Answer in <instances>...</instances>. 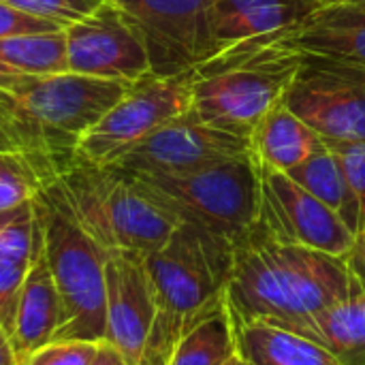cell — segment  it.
Segmentation results:
<instances>
[{
    "mask_svg": "<svg viewBox=\"0 0 365 365\" xmlns=\"http://www.w3.org/2000/svg\"><path fill=\"white\" fill-rule=\"evenodd\" d=\"M361 289L342 257L282 242L259 222L233 248L227 304L240 321L302 334Z\"/></svg>",
    "mask_w": 365,
    "mask_h": 365,
    "instance_id": "obj_1",
    "label": "cell"
},
{
    "mask_svg": "<svg viewBox=\"0 0 365 365\" xmlns=\"http://www.w3.org/2000/svg\"><path fill=\"white\" fill-rule=\"evenodd\" d=\"M126 88L64 71L0 90V150L19 156L41 188L49 186L77 163L81 137Z\"/></svg>",
    "mask_w": 365,
    "mask_h": 365,
    "instance_id": "obj_2",
    "label": "cell"
},
{
    "mask_svg": "<svg viewBox=\"0 0 365 365\" xmlns=\"http://www.w3.org/2000/svg\"><path fill=\"white\" fill-rule=\"evenodd\" d=\"M233 248L218 235L180 222L171 240L145 257L156 295V321L141 365H169L186 327L227 302Z\"/></svg>",
    "mask_w": 365,
    "mask_h": 365,
    "instance_id": "obj_3",
    "label": "cell"
},
{
    "mask_svg": "<svg viewBox=\"0 0 365 365\" xmlns=\"http://www.w3.org/2000/svg\"><path fill=\"white\" fill-rule=\"evenodd\" d=\"M302 56L284 45L280 34L216 53L192 71L190 113L207 126L248 141L263 115L284 101Z\"/></svg>",
    "mask_w": 365,
    "mask_h": 365,
    "instance_id": "obj_4",
    "label": "cell"
},
{
    "mask_svg": "<svg viewBox=\"0 0 365 365\" xmlns=\"http://www.w3.org/2000/svg\"><path fill=\"white\" fill-rule=\"evenodd\" d=\"M75 220L105 248L152 255L180 227V218L148 186L118 169L75 163L53 182Z\"/></svg>",
    "mask_w": 365,
    "mask_h": 365,
    "instance_id": "obj_5",
    "label": "cell"
},
{
    "mask_svg": "<svg viewBox=\"0 0 365 365\" xmlns=\"http://www.w3.org/2000/svg\"><path fill=\"white\" fill-rule=\"evenodd\" d=\"M43 250L60 297L56 340H105L107 259L105 250L71 214L53 184L34 195Z\"/></svg>",
    "mask_w": 365,
    "mask_h": 365,
    "instance_id": "obj_6",
    "label": "cell"
},
{
    "mask_svg": "<svg viewBox=\"0 0 365 365\" xmlns=\"http://www.w3.org/2000/svg\"><path fill=\"white\" fill-rule=\"evenodd\" d=\"M139 178L180 222H190L233 246L259 225L261 180L250 154L180 178Z\"/></svg>",
    "mask_w": 365,
    "mask_h": 365,
    "instance_id": "obj_7",
    "label": "cell"
},
{
    "mask_svg": "<svg viewBox=\"0 0 365 365\" xmlns=\"http://www.w3.org/2000/svg\"><path fill=\"white\" fill-rule=\"evenodd\" d=\"M192 107V71L173 77L148 73L128 83L124 96L81 137L77 160L111 167L163 124Z\"/></svg>",
    "mask_w": 365,
    "mask_h": 365,
    "instance_id": "obj_8",
    "label": "cell"
},
{
    "mask_svg": "<svg viewBox=\"0 0 365 365\" xmlns=\"http://www.w3.org/2000/svg\"><path fill=\"white\" fill-rule=\"evenodd\" d=\"M282 103L325 141H365V66L304 53Z\"/></svg>",
    "mask_w": 365,
    "mask_h": 365,
    "instance_id": "obj_9",
    "label": "cell"
},
{
    "mask_svg": "<svg viewBox=\"0 0 365 365\" xmlns=\"http://www.w3.org/2000/svg\"><path fill=\"white\" fill-rule=\"evenodd\" d=\"M139 32L150 71L160 77L184 75L214 58V0H109Z\"/></svg>",
    "mask_w": 365,
    "mask_h": 365,
    "instance_id": "obj_10",
    "label": "cell"
},
{
    "mask_svg": "<svg viewBox=\"0 0 365 365\" xmlns=\"http://www.w3.org/2000/svg\"><path fill=\"white\" fill-rule=\"evenodd\" d=\"M248 154L246 139L207 126L188 111L156 128L111 167L133 175L180 178Z\"/></svg>",
    "mask_w": 365,
    "mask_h": 365,
    "instance_id": "obj_11",
    "label": "cell"
},
{
    "mask_svg": "<svg viewBox=\"0 0 365 365\" xmlns=\"http://www.w3.org/2000/svg\"><path fill=\"white\" fill-rule=\"evenodd\" d=\"M66 71L133 83L152 73L145 45L128 17L109 0L64 26Z\"/></svg>",
    "mask_w": 365,
    "mask_h": 365,
    "instance_id": "obj_12",
    "label": "cell"
},
{
    "mask_svg": "<svg viewBox=\"0 0 365 365\" xmlns=\"http://www.w3.org/2000/svg\"><path fill=\"white\" fill-rule=\"evenodd\" d=\"M257 169L261 180L259 222L282 242L344 259L355 242V233L342 218L291 175L261 167Z\"/></svg>",
    "mask_w": 365,
    "mask_h": 365,
    "instance_id": "obj_13",
    "label": "cell"
},
{
    "mask_svg": "<svg viewBox=\"0 0 365 365\" xmlns=\"http://www.w3.org/2000/svg\"><path fill=\"white\" fill-rule=\"evenodd\" d=\"M156 321V295L145 255L111 250L107 259L105 342L115 346L128 365H141Z\"/></svg>",
    "mask_w": 365,
    "mask_h": 365,
    "instance_id": "obj_14",
    "label": "cell"
},
{
    "mask_svg": "<svg viewBox=\"0 0 365 365\" xmlns=\"http://www.w3.org/2000/svg\"><path fill=\"white\" fill-rule=\"evenodd\" d=\"M280 38L302 53L365 66V0H323Z\"/></svg>",
    "mask_w": 365,
    "mask_h": 365,
    "instance_id": "obj_15",
    "label": "cell"
},
{
    "mask_svg": "<svg viewBox=\"0 0 365 365\" xmlns=\"http://www.w3.org/2000/svg\"><path fill=\"white\" fill-rule=\"evenodd\" d=\"M321 2L323 0H214L210 13L214 49L220 53L255 38L284 34Z\"/></svg>",
    "mask_w": 365,
    "mask_h": 365,
    "instance_id": "obj_16",
    "label": "cell"
},
{
    "mask_svg": "<svg viewBox=\"0 0 365 365\" xmlns=\"http://www.w3.org/2000/svg\"><path fill=\"white\" fill-rule=\"evenodd\" d=\"M60 297L53 282L49 261L43 250V237H38L30 267L24 278L11 342L15 349L17 365H24L36 351L56 340L60 329Z\"/></svg>",
    "mask_w": 365,
    "mask_h": 365,
    "instance_id": "obj_17",
    "label": "cell"
},
{
    "mask_svg": "<svg viewBox=\"0 0 365 365\" xmlns=\"http://www.w3.org/2000/svg\"><path fill=\"white\" fill-rule=\"evenodd\" d=\"M323 148L325 139L284 103L265 113L248 137L255 165L282 173H289Z\"/></svg>",
    "mask_w": 365,
    "mask_h": 365,
    "instance_id": "obj_18",
    "label": "cell"
},
{
    "mask_svg": "<svg viewBox=\"0 0 365 365\" xmlns=\"http://www.w3.org/2000/svg\"><path fill=\"white\" fill-rule=\"evenodd\" d=\"M235 346L246 365H340L310 336L263 323L235 319Z\"/></svg>",
    "mask_w": 365,
    "mask_h": 365,
    "instance_id": "obj_19",
    "label": "cell"
},
{
    "mask_svg": "<svg viewBox=\"0 0 365 365\" xmlns=\"http://www.w3.org/2000/svg\"><path fill=\"white\" fill-rule=\"evenodd\" d=\"M66 71L64 30L0 38V90Z\"/></svg>",
    "mask_w": 365,
    "mask_h": 365,
    "instance_id": "obj_20",
    "label": "cell"
},
{
    "mask_svg": "<svg viewBox=\"0 0 365 365\" xmlns=\"http://www.w3.org/2000/svg\"><path fill=\"white\" fill-rule=\"evenodd\" d=\"M287 175H291L329 210H334L342 218V222L357 235V231L361 229V207L336 152L327 145V141L323 150L291 169Z\"/></svg>",
    "mask_w": 365,
    "mask_h": 365,
    "instance_id": "obj_21",
    "label": "cell"
},
{
    "mask_svg": "<svg viewBox=\"0 0 365 365\" xmlns=\"http://www.w3.org/2000/svg\"><path fill=\"white\" fill-rule=\"evenodd\" d=\"M302 334L331 351L340 365H365V289L325 310Z\"/></svg>",
    "mask_w": 365,
    "mask_h": 365,
    "instance_id": "obj_22",
    "label": "cell"
},
{
    "mask_svg": "<svg viewBox=\"0 0 365 365\" xmlns=\"http://www.w3.org/2000/svg\"><path fill=\"white\" fill-rule=\"evenodd\" d=\"M235 353V321L225 302L186 327L169 365H220Z\"/></svg>",
    "mask_w": 365,
    "mask_h": 365,
    "instance_id": "obj_23",
    "label": "cell"
},
{
    "mask_svg": "<svg viewBox=\"0 0 365 365\" xmlns=\"http://www.w3.org/2000/svg\"><path fill=\"white\" fill-rule=\"evenodd\" d=\"M41 237L34 199L0 212V259L30 263Z\"/></svg>",
    "mask_w": 365,
    "mask_h": 365,
    "instance_id": "obj_24",
    "label": "cell"
},
{
    "mask_svg": "<svg viewBox=\"0 0 365 365\" xmlns=\"http://www.w3.org/2000/svg\"><path fill=\"white\" fill-rule=\"evenodd\" d=\"M41 190L32 171L11 152L0 150V212L13 210Z\"/></svg>",
    "mask_w": 365,
    "mask_h": 365,
    "instance_id": "obj_25",
    "label": "cell"
},
{
    "mask_svg": "<svg viewBox=\"0 0 365 365\" xmlns=\"http://www.w3.org/2000/svg\"><path fill=\"white\" fill-rule=\"evenodd\" d=\"M0 2H6L30 15L58 21L62 26L86 17L101 4V0H0Z\"/></svg>",
    "mask_w": 365,
    "mask_h": 365,
    "instance_id": "obj_26",
    "label": "cell"
},
{
    "mask_svg": "<svg viewBox=\"0 0 365 365\" xmlns=\"http://www.w3.org/2000/svg\"><path fill=\"white\" fill-rule=\"evenodd\" d=\"M98 344L90 340H53L24 365H92Z\"/></svg>",
    "mask_w": 365,
    "mask_h": 365,
    "instance_id": "obj_27",
    "label": "cell"
},
{
    "mask_svg": "<svg viewBox=\"0 0 365 365\" xmlns=\"http://www.w3.org/2000/svg\"><path fill=\"white\" fill-rule=\"evenodd\" d=\"M28 267H30V263L0 259V327L9 334V338L13 331L19 293H21Z\"/></svg>",
    "mask_w": 365,
    "mask_h": 365,
    "instance_id": "obj_28",
    "label": "cell"
},
{
    "mask_svg": "<svg viewBox=\"0 0 365 365\" xmlns=\"http://www.w3.org/2000/svg\"><path fill=\"white\" fill-rule=\"evenodd\" d=\"M336 152L346 180L361 207V227H365V141H327Z\"/></svg>",
    "mask_w": 365,
    "mask_h": 365,
    "instance_id": "obj_29",
    "label": "cell"
},
{
    "mask_svg": "<svg viewBox=\"0 0 365 365\" xmlns=\"http://www.w3.org/2000/svg\"><path fill=\"white\" fill-rule=\"evenodd\" d=\"M64 30L62 24L30 15L19 11L6 2H0V38L4 36H19V34H45V32H60Z\"/></svg>",
    "mask_w": 365,
    "mask_h": 365,
    "instance_id": "obj_30",
    "label": "cell"
},
{
    "mask_svg": "<svg viewBox=\"0 0 365 365\" xmlns=\"http://www.w3.org/2000/svg\"><path fill=\"white\" fill-rule=\"evenodd\" d=\"M351 274L355 276V280L365 289V227H361L355 235V242L351 246V250L344 257Z\"/></svg>",
    "mask_w": 365,
    "mask_h": 365,
    "instance_id": "obj_31",
    "label": "cell"
},
{
    "mask_svg": "<svg viewBox=\"0 0 365 365\" xmlns=\"http://www.w3.org/2000/svg\"><path fill=\"white\" fill-rule=\"evenodd\" d=\"M92 365H128V361L120 355V351L115 346H111L109 342L103 340L98 344V351H96Z\"/></svg>",
    "mask_w": 365,
    "mask_h": 365,
    "instance_id": "obj_32",
    "label": "cell"
},
{
    "mask_svg": "<svg viewBox=\"0 0 365 365\" xmlns=\"http://www.w3.org/2000/svg\"><path fill=\"white\" fill-rule=\"evenodd\" d=\"M0 365H17L13 342L2 327H0Z\"/></svg>",
    "mask_w": 365,
    "mask_h": 365,
    "instance_id": "obj_33",
    "label": "cell"
},
{
    "mask_svg": "<svg viewBox=\"0 0 365 365\" xmlns=\"http://www.w3.org/2000/svg\"><path fill=\"white\" fill-rule=\"evenodd\" d=\"M220 365H246V361L240 357V353H235V355H231L225 364H220Z\"/></svg>",
    "mask_w": 365,
    "mask_h": 365,
    "instance_id": "obj_34",
    "label": "cell"
}]
</instances>
